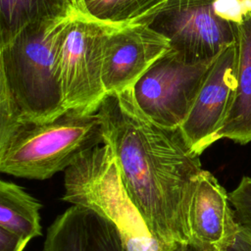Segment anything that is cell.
Masks as SVG:
<instances>
[{"label": "cell", "mask_w": 251, "mask_h": 251, "mask_svg": "<svg viewBox=\"0 0 251 251\" xmlns=\"http://www.w3.org/2000/svg\"><path fill=\"white\" fill-rule=\"evenodd\" d=\"M64 187V201L89 209L109 221L129 251H174L153 235L129 198L107 143L88 150L65 171Z\"/></svg>", "instance_id": "obj_4"}, {"label": "cell", "mask_w": 251, "mask_h": 251, "mask_svg": "<svg viewBox=\"0 0 251 251\" xmlns=\"http://www.w3.org/2000/svg\"><path fill=\"white\" fill-rule=\"evenodd\" d=\"M174 251H206V250H202L200 248H197L189 243H183V244H179L177 245Z\"/></svg>", "instance_id": "obj_20"}, {"label": "cell", "mask_w": 251, "mask_h": 251, "mask_svg": "<svg viewBox=\"0 0 251 251\" xmlns=\"http://www.w3.org/2000/svg\"><path fill=\"white\" fill-rule=\"evenodd\" d=\"M222 251H251V231L240 226L231 242Z\"/></svg>", "instance_id": "obj_19"}, {"label": "cell", "mask_w": 251, "mask_h": 251, "mask_svg": "<svg viewBox=\"0 0 251 251\" xmlns=\"http://www.w3.org/2000/svg\"><path fill=\"white\" fill-rule=\"evenodd\" d=\"M43 251H83V208L72 205L48 227Z\"/></svg>", "instance_id": "obj_15"}, {"label": "cell", "mask_w": 251, "mask_h": 251, "mask_svg": "<svg viewBox=\"0 0 251 251\" xmlns=\"http://www.w3.org/2000/svg\"><path fill=\"white\" fill-rule=\"evenodd\" d=\"M83 251L129 250L118 229L109 221L83 208Z\"/></svg>", "instance_id": "obj_16"}, {"label": "cell", "mask_w": 251, "mask_h": 251, "mask_svg": "<svg viewBox=\"0 0 251 251\" xmlns=\"http://www.w3.org/2000/svg\"><path fill=\"white\" fill-rule=\"evenodd\" d=\"M117 26L75 9L64 23L57 39L56 70L67 110L94 114L99 109L107 95L102 80L103 46Z\"/></svg>", "instance_id": "obj_5"}, {"label": "cell", "mask_w": 251, "mask_h": 251, "mask_svg": "<svg viewBox=\"0 0 251 251\" xmlns=\"http://www.w3.org/2000/svg\"><path fill=\"white\" fill-rule=\"evenodd\" d=\"M215 0H170L149 25L170 44L169 51L185 62L214 59L236 42L237 25L216 14Z\"/></svg>", "instance_id": "obj_7"}, {"label": "cell", "mask_w": 251, "mask_h": 251, "mask_svg": "<svg viewBox=\"0 0 251 251\" xmlns=\"http://www.w3.org/2000/svg\"><path fill=\"white\" fill-rule=\"evenodd\" d=\"M235 67L236 42L217 56L179 127L188 146L199 156L215 143L235 85Z\"/></svg>", "instance_id": "obj_10"}, {"label": "cell", "mask_w": 251, "mask_h": 251, "mask_svg": "<svg viewBox=\"0 0 251 251\" xmlns=\"http://www.w3.org/2000/svg\"><path fill=\"white\" fill-rule=\"evenodd\" d=\"M123 184L153 235L168 249L187 243L184 210L203 171L180 128H167L138 108L132 87L106 95L96 112Z\"/></svg>", "instance_id": "obj_1"}, {"label": "cell", "mask_w": 251, "mask_h": 251, "mask_svg": "<svg viewBox=\"0 0 251 251\" xmlns=\"http://www.w3.org/2000/svg\"><path fill=\"white\" fill-rule=\"evenodd\" d=\"M216 58L185 62L167 51L132 86L138 108L157 125L179 128Z\"/></svg>", "instance_id": "obj_6"}, {"label": "cell", "mask_w": 251, "mask_h": 251, "mask_svg": "<svg viewBox=\"0 0 251 251\" xmlns=\"http://www.w3.org/2000/svg\"><path fill=\"white\" fill-rule=\"evenodd\" d=\"M170 0H74L83 15L113 25L147 24Z\"/></svg>", "instance_id": "obj_14"}, {"label": "cell", "mask_w": 251, "mask_h": 251, "mask_svg": "<svg viewBox=\"0 0 251 251\" xmlns=\"http://www.w3.org/2000/svg\"><path fill=\"white\" fill-rule=\"evenodd\" d=\"M169 49L167 38L147 24L115 27L103 46L102 80L106 94L131 88Z\"/></svg>", "instance_id": "obj_8"}, {"label": "cell", "mask_w": 251, "mask_h": 251, "mask_svg": "<svg viewBox=\"0 0 251 251\" xmlns=\"http://www.w3.org/2000/svg\"><path fill=\"white\" fill-rule=\"evenodd\" d=\"M40 202L22 186L0 181V227L32 239L42 234Z\"/></svg>", "instance_id": "obj_13"}, {"label": "cell", "mask_w": 251, "mask_h": 251, "mask_svg": "<svg viewBox=\"0 0 251 251\" xmlns=\"http://www.w3.org/2000/svg\"><path fill=\"white\" fill-rule=\"evenodd\" d=\"M223 138L251 142V15L237 26L235 85L215 142Z\"/></svg>", "instance_id": "obj_11"}, {"label": "cell", "mask_w": 251, "mask_h": 251, "mask_svg": "<svg viewBox=\"0 0 251 251\" xmlns=\"http://www.w3.org/2000/svg\"><path fill=\"white\" fill-rule=\"evenodd\" d=\"M71 1H72V3H73V1H74V0H71Z\"/></svg>", "instance_id": "obj_21"}, {"label": "cell", "mask_w": 251, "mask_h": 251, "mask_svg": "<svg viewBox=\"0 0 251 251\" xmlns=\"http://www.w3.org/2000/svg\"><path fill=\"white\" fill-rule=\"evenodd\" d=\"M29 240L0 227V251H24Z\"/></svg>", "instance_id": "obj_18"}, {"label": "cell", "mask_w": 251, "mask_h": 251, "mask_svg": "<svg viewBox=\"0 0 251 251\" xmlns=\"http://www.w3.org/2000/svg\"><path fill=\"white\" fill-rule=\"evenodd\" d=\"M103 143L104 129L97 113L67 110L48 122L0 119V171L44 180Z\"/></svg>", "instance_id": "obj_3"}, {"label": "cell", "mask_w": 251, "mask_h": 251, "mask_svg": "<svg viewBox=\"0 0 251 251\" xmlns=\"http://www.w3.org/2000/svg\"><path fill=\"white\" fill-rule=\"evenodd\" d=\"M74 10L71 0H0V45L30 24L66 18Z\"/></svg>", "instance_id": "obj_12"}, {"label": "cell", "mask_w": 251, "mask_h": 251, "mask_svg": "<svg viewBox=\"0 0 251 251\" xmlns=\"http://www.w3.org/2000/svg\"><path fill=\"white\" fill-rule=\"evenodd\" d=\"M228 198L238 225L251 231V177L242 176Z\"/></svg>", "instance_id": "obj_17"}, {"label": "cell", "mask_w": 251, "mask_h": 251, "mask_svg": "<svg viewBox=\"0 0 251 251\" xmlns=\"http://www.w3.org/2000/svg\"><path fill=\"white\" fill-rule=\"evenodd\" d=\"M68 17L30 24L0 45V119L48 122L67 111L56 51Z\"/></svg>", "instance_id": "obj_2"}, {"label": "cell", "mask_w": 251, "mask_h": 251, "mask_svg": "<svg viewBox=\"0 0 251 251\" xmlns=\"http://www.w3.org/2000/svg\"><path fill=\"white\" fill-rule=\"evenodd\" d=\"M184 227L187 243L206 251H222L240 227L228 193L206 170L193 182L184 210Z\"/></svg>", "instance_id": "obj_9"}]
</instances>
